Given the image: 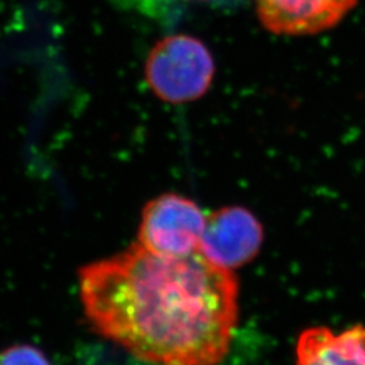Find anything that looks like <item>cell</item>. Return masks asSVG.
Returning <instances> with one entry per match:
<instances>
[{"label": "cell", "instance_id": "cell-1", "mask_svg": "<svg viewBox=\"0 0 365 365\" xmlns=\"http://www.w3.org/2000/svg\"><path fill=\"white\" fill-rule=\"evenodd\" d=\"M92 327L137 359L156 365H217L238 322L233 271L200 252L158 256L138 242L78 272Z\"/></svg>", "mask_w": 365, "mask_h": 365}, {"label": "cell", "instance_id": "cell-2", "mask_svg": "<svg viewBox=\"0 0 365 365\" xmlns=\"http://www.w3.org/2000/svg\"><path fill=\"white\" fill-rule=\"evenodd\" d=\"M214 73L215 64L206 45L185 34L158 41L145 66L150 90L170 103L202 98L209 90Z\"/></svg>", "mask_w": 365, "mask_h": 365}, {"label": "cell", "instance_id": "cell-3", "mask_svg": "<svg viewBox=\"0 0 365 365\" xmlns=\"http://www.w3.org/2000/svg\"><path fill=\"white\" fill-rule=\"evenodd\" d=\"M206 222L207 218L191 199L164 194L145 206L138 244L158 256H188L199 252Z\"/></svg>", "mask_w": 365, "mask_h": 365}, {"label": "cell", "instance_id": "cell-4", "mask_svg": "<svg viewBox=\"0 0 365 365\" xmlns=\"http://www.w3.org/2000/svg\"><path fill=\"white\" fill-rule=\"evenodd\" d=\"M264 232L260 222L244 207H223L206 222L199 252L212 264L233 271L260 252Z\"/></svg>", "mask_w": 365, "mask_h": 365}, {"label": "cell", "instance_id": "cell-5", "mask_svg": "<svg viewBox=\"0 0 365 365\" xmlns=\"http://www.w3.org/2000/svg\"><path fill=\"white\" fill-rule=\"evenodd\" d=\"M261 24L283 36H309L336 26L357 0H255Z\"/></svg>", "mask_w": 365, "mask_h": 365}, {"label": "cell", "instance_id": "cell-6", "mask_svg": "<svg viewBox=\"0 0 365 365\" xmlns=\"http://www.w3.org/2000/svg\"><path fill=\"white\" fill-rule=\"evenodd\" d=\"M298 365H365V327L334 333L310 327L297 342Z\"/></svg>", "mask_w": 365, "mask_h": 365}, {"label": "cell", "instance_id": "cell-7", "mask_svg": "<svg viewBox=\"0 0 365 365\" xmlns=\"http://www.w3.org/2000/svg\"><path fill=\"white\" fill-rule=\"evenodd\" d=\"M0 365H52L45 353L31 345H15L0 353Z\"/></svg>", "mask_w": 365, "mask_h": 365}]
</instances>
